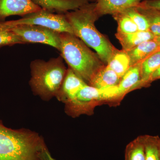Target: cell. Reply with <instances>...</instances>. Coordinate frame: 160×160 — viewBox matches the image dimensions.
<instances>
[{
  "mask_svg": "<svg viewBox=\"0 0 160 160\" xmlns=\"http://www.w3.org/2000/svg\"><path fill=\"white\" fill-rule=\"evenodd\" d=\"M96 2H89L72 11L67 12L65 15L74 35L94 49L106 66L116 48L95 26L96 21L100 17L96 10Z\"/></svg>",
  "mask_w": 160,
  "mask_h": 160,
  "instance_id": "1",
  "label": "cell"
},
{
  "mask_svg": "<svg viewBox=\"0 0 160 160\" xmlns=\"http://www.w3.org/2000/svg\"><path fill=\"white\" fill-rule=\"evenodd\" d=\"M42 138L28 129H13L0 121V160H42Z\"/></svg>",
  "mask_w": 160,
  "mask_h": 160,
  "instance_id": "2",
  "label": "cell"
},
{
  "mask_svg": "<svg viewBox=\"0 0 160 160\" xmlns=\"http://www.w3.org/2000/svg\"><path fill=\"white\" fill-rule=\"evenodd\" d=\"M60 42L61 56L69 68L87 84H90L95 75L106 66L97 53L75 35L60 33Z\"/></svg>",
  "mask_w": 160,
  "mask_h": 160,
  "instance_id": "3",
  "label": "cell"
},
{
  "mask_svg": "<svg viewBox=\"0 0 160 160\" xmlns=\"http://www.w3.org/2000/svg\"><path fill=\"white\" fill-rule=\"evenodd\" d=\"M30 67L29 85L33 93L46 101L56 98L68 69L62 57L60 55L48 61L34 60Z\"/></svg>",
  "mask_w": 160,
  "mask_h": 160,
  "instance_id": "4",
  "label": "cell"
},
{
  "mask_svg": "<svg viewBox=\"0 0 160 160\" xmlns=\"http://www.w3.org/2000/svg\"><path fill=\"white\" fill-rule=\"evenodd\" d=\"M21 25H36L60 33L68 32L74 34L65 13H54L42 9L27 15L19 19L0 22L1 26L8 29Z\"/></svg>",
  "mask_w": 160,
  "mask_h": 160,
  "instance_id": "5",
  "label": "cell"
},
{
  "mask_svg": "<svg viewBox=\"0 0 160 160\" xmlns=\"http://www.w3.org/2000/svg\"><path fill=\"white\" fill-rule=\"evenodd\" d=\"M118 97V86L106 89H99L87 84L81 89L73 99L66 104V111L76 115L88 111L93 103L100 100Z\"/></svg>",
  "mask_w": 160,
  "mask_h": 160,
  "instance_id": "6",
  "label": "cell"
},
{
  "mask_svg": "<svg viewBox=\"0 0 160 160\" xmlns=\"http://www.w3.org/2000/svg\"><path fill=\"white\" fill-rule=\"evenodd\" d=\"M9 29L18 36L25 44L41 43L60 50V32L42 26L31 25H18Z\"/></svg>",
  "mask_w": 160,
  "mask_h": 160,
  "instance_id": "7",
  "label": "cell"
},
{
  "mask_svg": "<svg viewBox=\"0 0 160 160\" xmlns=\"http://www.w3.org/2000/svg\"><path fill=\"white\" fill-rule=\"evenodd\" d=\"M42 9L31 0H0V22L11 16L22 18Z\"/></svg>",
  "mask_w": 160,
  "mask_h": 160,
  "instance_id": "8",
  "label": "cell"
},
{
  "mask_svg": "<svg viewBox=\"0 0 160 160\" xmlns=\"http://www.w3.org/2000/svg\"><path fill=\"white\" fill-rule=\"evenodd\" d=\"M87 85L79 76L69 68L56 98L60 102L66 103L73 99L84 86Z\"/></svg>",
  "mask_w": 160,
  "mask_h": 160,
  "instance_id": "9",
  "label": "cell"
},
{
  "mask_svg": "<svg viewBox=\"0 0 160 160\" xmlns=\"http://www.w3.org/2000/svg\"><path fill=\"white\" fill-rule=\"evenodd\" d=\"M42 9L57 13H65L89 3L86 0H31Z\"/></svg>",
  "mask_w": 160,
  "mask_h": 160,
  "instance_id": "10",
  "label": "cell"
},
{
  "mask_svg": "<svg viewBox=\"0 0 160 160\" xmlns=\"http://www.w3.org/2000/svg\"><path fill=\"white\" fill-rule=\"evenodd\" d=\"M145 1L150 0H97L96 10L100 17L112 15L128 8L136 7Z\"/></svg>",
  "mask_w": 160,
  "mask_h": 160,
  "instance_id": "11",
  "label": "cell"
},
{
  "mask_svg": "<svg viewBox=\"0 0 160 160\" xmlns=\"http://www.w3.org/2000/svg\"><path fill=\"white\" fill-rule=\"evenodd\" d=\"M141 63L130 66L121 78L118 86V97L125 94L135 87L141 86L142 82Z\"/></svg>",
  "mask_w": 160,
  "mask_h": 160,
  "instance_id": "12",
  "label": "cell"
},
{
  "mask_svg": "<svg viewBox=\"0 0 160 160\" xmlns=\"http://www.w3.org/2000/svg\"><path fill=\"white\" fill-rule=\"evenodd\" d=\"M116 36L122 45L123 50L126 51L133 49L144 42L153 40L155 37L150 31H138L131 33L117 32Z\"/></svg>",
  "mask_w": 160,
  "mask_h": 160,
  "instance_id": "13",
  "label": "cell"
},
{
  "mask_svg": "<svg viewBox=\"0 0 160 160\" xmlns=\"http://www.w3.org/2000/svg\"><path fill=\"white\" fill-rule=\"evenodd\" d=\"M121 78L106 65L95 75L90 82V86L99 89H106L117 86Z\"/></svg>",
  "mask_w": 160,
  "mask_h": 160,
  "instance_id": "14",
  "label": "cell"
},
{
  "mask_svg": "<svg viewBox=\"0 0 160 160\" xmlns=\"http://www.w3.org/2000/svg\"><path fill=\"white\" fill-rule=\"evenodd\" d=\"M160 49V46L158 43L154 40H152L144 42L133 49L126 51L130 59V66L142 62Z\"/></svg>",
  "mask_w": 160,
  "mask_h": 160,
  "instance_id": "15",
  "label": "cell"
},
{
  "mask_svg": "<svg viewBox=\"0 0 160 160\" xmlns=\"http://www.w3.org/2000/svg\"><path fill=\"white\" fill-rule=\"evenodd\" d=\"M107 65L122 78L130 68V59L126 51L116 49Z\"/></svg>",
  "mask_w": 160,
  "mask_h": 160,
  "instance_id": "16",
  "label": "cell"
},
{
  "mask_svg": "<svg viewBox=\"0 0 160 160\" xmlns=\"http://www.w3.org/2000/svg\"><path fill=\"white\" fill-rule=\"evenodd\" d=\"M160 66V49L152 54L141 63L142 82L141 86L149 85L152 74Z\"/></svg>",
  "mask_w": 160,
  "mask_h": 160,
  "instance_id": "17",
  "label": "cell"
},
{
  "mask_svg": "<svg viewBox=\"0 0 160 160\" xmlns=\"http://www.w3.org/2000/svg\"><path fill=\"white\" fill-rule=\"evenodd\" d=\"M135 7L147 19L149 31L155 36L160 35V10L140 6Z\"/></svg>",
  "mask_w": 160,
  "mask_h": 160,
  "instance_id": "18",
  "label": "cell"
},
{
  "mask_svg": "<svg viewBox=\"0 0 160 160\" xmlns=\"http://www.w3.org/2000/svg\"><path fill=\"white\" fill-rule=\"evenodd\" d=\"M146 160H160V140L158 136H144Z\"/></svg>",
  "mask_w": 160,
  "mask_h": 160,
  "instance_id": "19",
  "label": "cell"
},
{
  "mask_svg": "<svg viewBox=\"0 0 160 160\" xmlns=\"http://www.w3.org/2000/svg\"><path fill=\"white\" fill-rule=\"evenodd\" d=\"M126 160H146L144 136L138 138L127 147Z\"/></svg>",
  "mask_w": 160,
  "mask_h": 160,
  "instance_id": "20",
  "label": "cell"
},
{
  "mask_svg": "<svg viewBox=\"0 0 160 160\" xmlns=\"http://www.w3.org/2000/svg\"><path fill=\"white\" fill-rule=\"evenodd\" d=\"M112 15L118 24V32L131 33L138 31L137 26L127 15L118 12Z\"/></svg>",
  "mask_w": 160,
  "mask_h": 160,
  "instance_id": "21",
  "label": "cell"
},
{
  "mask_svg": "<svg viewBox=\"0 0 160 160\" xmlns=\"http://www.w3.org/2000/svg\"><path fill=\"white\" fill-rule=\"evenodd\" d=\"M129 16L137 26L140 31H149V24L146 18L138 11L135 7L128 8L120 12Z\"/></svg>",
  "mask_w": 160,
  "mask_h": 160,
  "instance_id": "22",
  "label": "cell"
},
{
  "mask_svg": "<svg viewBox=\"0 0 160 160\" xmlns=\"http://www.w3.org/2000/svg\"><path fill=\"white\" fill-rule=\"evenodd\" d=\"M24 44L22 39L14 32L0 25V48L4 46Z\"/></svg>",
  "mask_w": 160,
  "mask_h": 160,
  "instance_id": "23",
  "label": "cell"
},
{
  "mask_svg": "<svg viewBox=\"0 0 160 160\" xmlns=\"http://www.w3.org/2000/svg\"><path fill=\"white\" fill-rule=\"evenodd\" d=\"M138 6H144L160 10V0L145 1L140 3Z\"/></svg>",
  "mask_w": 160,
  "mask_h": 160,
  "instance_id": "24",
  "label": "cell"
},
{
  "mask_svg": "<svg viewBox=\"0 0 160 160\" xmlns=\"http://www.w3.org/2000/svg\"><path fill=\"white\" fill-rule=\"evenodd\" d=\"M42 160H56L52 156L47 147L43 149L42 153Z\"/></svg>",
  "mask_w": 160,
  "mask_h": 160,
  "instance_id": "25",
  "label": "cell"
},
{
  "mask_svg": "<svg viewBox=\"0 0 160 160\" xmlns=\"http://www.w3.org/2000/svg\"><path fill=\"white\" fill-rule=\"evenodd\" d=\"M160 79V66L155 71L153 72L149 81V84L155 80Z\"/></svg>",
  "mask_w": 160,
  "mask_h": 160,
  "instance_id": "26",
  "label": "cell"
},
{
  "mask_svg": "<svg viewBox=\"0 0 160 160\" xmlns=\"http://www.w3.org/2000/svg\"><path fill=\"white\" fill-rule=\"evenodd\" d=\"M153 40L158 43V45H159L160 47V35L155 37Z\"/></svg>",
  "mask_w": 160,
  "mask_h": 160,
  "instance_id": "27",
  "label": "cell"
},
{
  "mask_svg": "<svg viewBox=\"0 0 160 160\" xmlns=\"http://www.w3.org/2000/svg\"><path fill=\"white\" fill-rule=\"evenodd\" d=\"M88 1L89 2H96L97 1V0H86Z\"/></svg>",
  "mask_w": 160,
  "mask_h": 160,
  "instance_id": "28",
  "label": "cell"
},
{
  "mask_svg": "<svg viewBox=\"0 0 160 160\" xmlns=\"http://www.w3.org/2000/svg\"></svg>",
  "mask_w": 160,
  "mask_h": 160,
  "instance_id": "29",
  "label": "cell"
}]
</instances>
